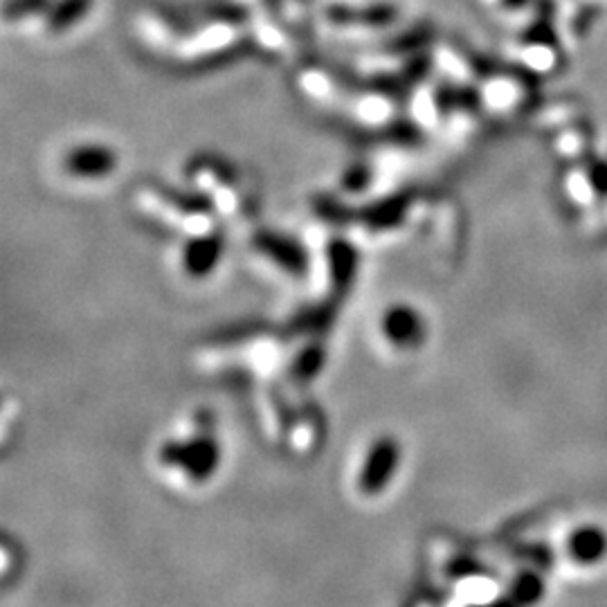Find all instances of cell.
I'll use <instances>...</instances> for the list:
<instances>
[{
  "instance_id": "obj_10",
  "label": "cell",
  "mask_w": 607,
  "mask_h": 607,
  "mask_svg": "<svg viewBox=\"0 0 607 607\" xmlns=\"http://www.w3.org/2000/svg\"><path fill=\"white\" fill-rule=\"evenodd\" d=\"M502 3L509 7V9H518V7H522L524 3H527V0H502Z\"/></svg>"
},
{
  "instance_id": "obj_7",
  "label": "cell",
  "mask_w": 607,
  "mask_h": 607,
  "mask_svg": "<svg viewBox=\"0 0 607 607\" xmlns=\"http://www.w3.org/2000/svg\"><path fill=\"white\" fill-rule=\"evenodd\" d=\"M95 0H52L48 12L43 14L45 30L50 34H61L84 21L90 14Z\"/></svg>"
},
{
  "instance_id": "obj_2",
  "label": "cell",
  "mask_w": 607,
  "mask_h": 607,
  "mask_svg": "<svg viewBox=\"0 0 607 607\" xmlns=\"http://www.w3.org/2000/svg\"><path fill=\"white\" fill-rule=\"evenodd\" d=\"M380 338L392 351L410 353L428 340V324L412 304L396 302L380 315Z\"/></svg>"
},
{
  "instance_id": "obj_9",
  "label": "cell",
  "mask_w": 607,
  "mask_h": 607,
  "mask_svg": "<svg viewBox=\"0 0 607 607\" xmlns=\"http://www.w3.org/2000/svg\"><path fill=\"white\" fill-rule=\"evenodd\" d=\"M52 0H5L3 14L7 21H18V18L36 16L48 12Z\"/></svg>"
},
{
  "instance_id": "obj_11",
  "label": "cell",
  "mask_w": 607,
  "mask_h": 607,
  "mask_svg": "<svg viewBox=\"0 0 607 607\" xmlns=\"http://www.w3.org/2000/svg\"><path fill=\"white\" fill-rule=\"evenodd\" d=\"M300 3H313V0H300Z\"/></svg>"
},
{
  "instance_id": "obj_8",
  "label": "cell",
  "mask_w": 607,
  "mask_h": 607,
  "mask_svg": "<svg viewBox=\"0 0 607 607\" xmlns=\"http://www.w3.org/2000/svg\"><path fill=\"white\" fill-rule=\"evenodd\" d=\"M428 41H430V30L428 27H412V30H407L405 34H401V36H394V39H389L387 41V50L389 52H419V50H423L425 45H428Z\"/></svg>"
},
{
  "instance_id": "obj_1",
  "label": "cell",
  "mask_w": 607,
  "mask_h": 607,
  "mask_svg": "<svg viewBox=\"0 0 607 607\" xmlns=\"http://www.w3.org/2000/svg\"><path fill=\"white\" fill-rule=\"evenodd\" d=\"M160 464L180 475L185 484H203L219 468V441L214 443L207 432L176 437L160 448Z\"/></svg>"
},
{
  "instance_id": "obj_5",
  "label": "cell",
  "mask_w": 607,
  "mask_h": 607,
  "mask_svg": "<svg viewBox=\"0 0 607 607\" xmlns=\"http://www.w3.org/2000/svg\"><path fill=\"white\" fill-rule=\"evenodd\" d=\"M401 9L398 5L389 3V0H378V3H367V5H347V3H331L324 7V18L331 25L340 27H389L398 21Z\"/></svg>"
},
{
  "instance_id": "obj_4",
  "label": "cell",
  "mask_w": 607,
  "mask_h": 607,
  "mask_svg": "<svg viewBox=\"0 0 607 607\" xmlns=\"http://www.w3.org/2000/svg\"><path fill=\"white\" fill-rule=\"evenodd\" d=\"M61 167L70 178L81 180V183H99L115 174V169L120 167V156L108 144L86 142L68 149Z\"/></svg>"
},
{
  "instance_id": "obj_3",
  "label": "cell",
  "mask_w": 607,
  "mask_h": 607,
  "mask_svg": "<svg viewBox=\"0 0 607 607\" xmlns=\"http://www.w3.org/2000/svg\"><path fill=\"white\" fill-rule=\"evenodd\" d=\"M398 464H401V446H398V441L380 437L374 443H369L356 475L358 491L367 497L383 493L392 484Z\"/></svg>"
},
{
  "instance_id": "obj_6",
  "label": "cell",
  "mask_w": 607,
  "mask_h": 607,
  "mask_svg": "<svg viewBox=\"0 0 607 607\" xmlns=\"http://www.w3.org/2000/svg\"><path fill=\"white\" fill-rule=\"evenodd\" d=\"M223 252V243L210 232L194 234L183 252V266L192 277H205L219 266Z\"/></svg>"
}]
</instances>
